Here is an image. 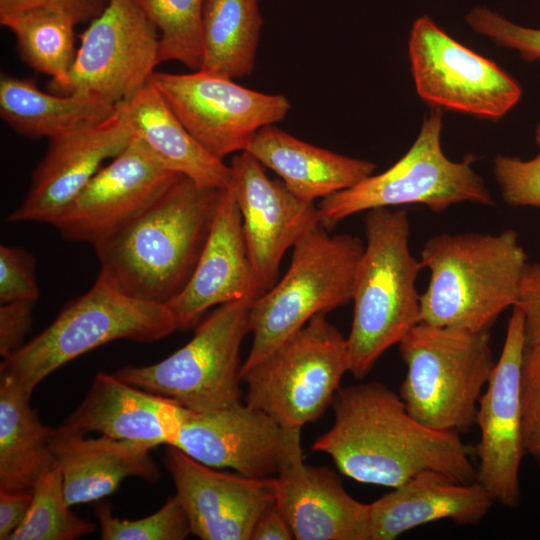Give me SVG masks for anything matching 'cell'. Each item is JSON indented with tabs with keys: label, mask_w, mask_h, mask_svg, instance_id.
I'll return each mask as SVG.
<instances>
[{
	"label": "cell",
	"mask_w": 540,
	"mask_h": 540,
	"mask_svg": "<svg viewBox=\"0 0 540 540\" xmlns=\"http://www.w3.org/2000/svg\"><path fill=\"white\" fill-rule=\"evenodd\" d=\"M527 347L524 317L517 306L508 318L503 347L482 392L475 423L480 430L476 481L494 502L507 508L520 504V467L525 453L521 373Z\"/></svg>",
	"instance_id": "obj_14"
},
{
	"label": "cell",
	"mask_w": 540,
	"mask_h": 540,
	"mask_svg": "<svg viewBox=\"0 0 540 540\" xmlns=\"http://www.w3.org/2000/svg\"><path fill=\"white\" fill-rule=\"evenodd\" d=\"M363 250L359 237L330 235L321 224L294 245L286 274L251 304L249 329L253 338L241 375L313 317L352 301Z\"/></svg>",
	"instance_id": "obj_7"
},
{
	"label": "cell",
	"mask_w": 540,
	"mask_h": 540,
	"mask_svg": "<svg viewBox=\"0 0 540 540\" xmlns=\"http://www.w3.org/2000/svg\"><path fill=\"white\" fill-rule=\"evenodd\" d=\"M133 134L117 105L108 117L84 123L50 139L32 174L28 192L6 218L8 223L54 225L103 166L117 156Z\"/></svg>",
	"instance_id": "obj_17"
},
{
	"label": "cell",
	"mask_w": 540,
	"mask_h": 540,
	"mask_svg": "<svg viewBox=\"0 0 540 540\" xmlns=\"http://www.w3.org/2000/svg\"><path fill=\"white\" fill-rule=\"evenodd\" d=\"M0 376V489L32 491L40 475L56 464L54 428L41 423L29 392Z\"/></svg>",
	"instance_id": "obj_27"
},
{
	"label": "cell",
	"mask_w": 540,
	"mask_h": 540,
	"mask_svg": "<svg viewBox=\"0 0 540 540\" xmlns=\"http://www.w3.org/2000/svg\"><path fill=\"white\" fill-rule=\"evenodd\" d=\"M245 151L274 171L293 194L312 202L354 186L376 169L373 162L314 146L274 124L261 128Z\"/></svg>",
	"instance_id": "obj_25"
},
{
	"label": "cell",
	"mask_w": 540,
	"mask_h": 540,
	"mask_svg": "<svg viewBox=\"0 0 540 540\" xmlns=\"http://www.w3.org/2000/svg\"><path fill=\"white\" fill-rule=\"evenodd\" d=\"M262 295L251 266L233 190H224L197 265L184 289L167 306L178 329L195 326L212 307Z\"/></svg>",
	"instance_id": "obj_21"
},
{
	"label": "cell",
	"mask_w": 540,
	"mask_h": 540,
	"mask_svg": "<svg viewBox=\"0 0 540 540\" xmlns=\"http://www.w3.org/2000/svg\"><path fill=\"white\" fill-rule=\"evenodd\" d=\"M429 283L420 295V322L489 331L516 304L528 264L517 233L439 234L420 253Z\"/></svg>",
	"instance_id": "obj_3"
},
{
	"label": "cell",
	"mask_w": 540,
	"mask_h": 540,
	"mask_svg": "<svg viewBox=\"0 0 540 540\" xmlns=\"http://www.w3.org/2000/svg\"><path fill=\"white\" fill-rule=\"evenodd\" d=\"M331 406L333 425L312 450L329 455L347 477L391 488L427 470L476 481V467L458 433L420 423L383 383L340 388Z\"/></svg>",
	"instance_id": "obj_1"
},
{
	"label": "cell",
	"mask_w": 540,
	"mask_h": 540,
	"mask_svg": "<svg viewBox=\"0 0 540 540\" xmlns=\"http://www.w3.org/2000/svg\"><path fill=\"white\" fill-rule=\"evenodd\" d=\"M295 539L291 526L277 506L269 505L257 519L250 540H291Z\"/></svg>",
	"instance_id": "obj_42"
},
{
	"label": "cell",
	"mask_w": 540,
	"mask_h": 540,
	"mask_svg": "<svg viewBox=\"0 0 540 540\" xmlns=\"http://www.w3.org/2000/svg\"><path fill=\"white\" fill-rule=\"evenodd\" d=\"M150 82L194 139L219 159L245 151L261 128L281 121L291 108L281 94L255 91L202 70L155 71Z\"/></svg>",
	"instance_id": "obj_13"
},
{
	"label": "cell",
	"mask_w": 540,
	"mask_h": 540,
	"mask_svg": "<svg viewBox=\"0 0 540 540\" xmlns=\"http://www.w3.org/2000/svg\"><path fill=\"white\" fill-rule=\"evenodd\" d=\"M176 330V319L167 304L132 297L99 271L88 291L3 359L0 375L13 378L32 394L52 372L97 347L116 340L151 343Z\"/></svg>",
	"instance_id": "obj_5"
},
{
	"label": "cell",
	"mask_w": 540,
	"mask_h": 540,
	"mask_svg": "<svg viewBox=\"0 0 540 540\" xmlns=\"http://www.w3.org/2000/svg\"><path fill=\"white\" fill-rule=\"evenodd\" d=\"M164 464L191 533L202 540H250L257 519L276 499L275 476L219 472L174 446H167Z\"/></svg>",
	"instance_id": "obj_18"
},
{
	"label": "cell",
	"mask_w": 540,
	"mask_h": 540,
	"mask_svg": "<svg viewBox=\"0 0 540 540\" xmlns=\"http://www.w3.org/2000/svg\"><path fill=\"white\" fill-rule=\"evenodd\" d=\"M35 303L33 300H15L0 304V355L3 359L25 344Z\"/></svg>",
	"instance_id": "obj_39"
},
{
	"label": "cell",
	"mask_w": 540,
	"mask_h": 540,
	"mask_svg": "<svg viewBox=\"0 0 540 540\" xmlns=\"http://www.w3.org/2000/svg\"><path fill=\"white\" fill-rule=\"evenodd\" d=\"M95 515L102 540H183L192 534L188 517L175 495L144 518L119 519L102 503L95 507Z\"/></svg>",
	"instance_id": "obj_33"
},
{
	"label": "cell",
	"mask_w": 540,
	"mask_h": 540,
	"mask_svg": "<svg viewBox=\"0 0 540 540\" xmlns=\"http://www.w3.org/2000/svg\"><path fill=\"white\" fill-rule=\"evenodd\" d=\"M159 32L136 0H109L79 34L66 83L55 94H77L111 106L127 101L159 64Z\"/></svg>",
	"instance_id": "obj_12"
},
{
	"label": "cell",
	"mask_w": 540,
	"mask_h": 540,
	"mask_svg": "<svg viewBox=\"0 0 540 540\" xmlns=\"http://www.w3.org/2000/svg\"><path fill=\"white\" fill-rule=\"evenodd\" d=\"M514 306L523 314L527 345L540 344V262H528Z\"/></svg>",
	"instance_id": "obj_40"
},
{
	"label": "cell",
	"mask_w": 540,
	"mask_h": 540,
	"mask_svg": "<svg viewBox=\"0 0 540 540\" xmlns=\"http://www.w3.org/2000/svg\"><path fill=\"white\" fill-rule=\"evenodd\" d=\"M535 141L539 151L531 159L505 155L494 158V177L509 206L540 208V123L535 129Z\"/></svg>",
	"instance_id": "obj_34"
},
{
	"label": "cell",
	"mask_w": 540,
	"mask_h": 540,
	"mask_svg": "<svg viewBox=\"0 0 540 540\" xmlns=\"http://www.w3.org/2000/svg\"><path fill=\"white\" fill-rule=\"evenodd\" d=\"M32 495L29 511L10 540H75L95 531L94 523L70 509L57 462L40 475Z\"/></svg>",
	"instance_id": "obj_31"
},
{
	"label": "cell",
	"mask_w": 540,
	"mask_h": 540,
	"mask_svg": "<svg viewBox=\"0 0 540 540\" xmlns=\"http://www.w3.org/2000/svg\"><path fill=\"white\" fill-rule=\"evenodd\" d=\"M224 190L179 174L139 215L93 247L100 271L132 297L168 304L197 265Z\"/></svg>",
	"instance_id": "obj_2"
},
{
	"label": "cell",
	"mask_w": 540,
	"mask_h": 540,
	"mask_svg": "<svg viewBox=\"0 0 540 540\" xmlns=\"http://www.w3.org/2000/svg\"><path fill=\"white\" fill-rule=\"evenodd\" d=\"M275 502L297 540H369V504L354 499L324 466L305 464L292 429L275 475Z\"/></svg>",
	"instance_id": "obj_19"
},
{
	"label": "cell",
	"mask_w": 540,
	"mask_h": 540,
	"mask_svg": "<svg viewBox=\"0 0 540 540\" xmlns=\"http://www.w3.org/2000/svg\"><path fill=\"white\" fill-rule=\"evenodd\" d=\"M132 132L169 170L205 188L231 187V169L206 151L188 132L150 82L118 104Z\"/></svg>",
	"instance_id": "obj_26"
},
{
	"label": "cell",
	"mask_w": 540,
	"mask_h": 540,
	"mask_svg": "<svg viewBox=\"0 0 540 540\" xmlns=\"http://www.w3.org/2000/svg\"><path fill=\"white\" fill-rule=\"evenodd\" d=\"M190 413L177 402L133 386L114 373L99 372L63 426L155 448L173 446Z\"/></svg>",
	"instance_id": "obj_22"
},
{
	"label": "cell",
	"mask_w": 540,
	"mask_h": 540,
	"mask_svg": "<svg viewBox=\"0 0 540 540\" xmlns=\"http://www.w3.org/2000/svg\"><path fill=\"white\" fill-rule=\"evenodd\" d=\"M108 2L109 0H0V15L30 9H49L67 16L77 25L97 18Z\"/></svg>",
	"instance_id": "obj_38"
},
{
	"label": "cell",
	"mask_w": 540,
	"mask_h": 540,
	"mask_svg": "<svg viewBox=\"0 0 540 540\" xmlns=\"http://www.w3.org/2000/svg\"><path fill=\"white\" fill-rule=\"evenodd\" d=\"M229 166L248 257L263 294L276 283L285 252L320 224L318 207L297 197L282 180L269 178L246 151Z\"/></svg>",
	"instance_id": "obj_16"
},
{
	"label": "cell",
	"mask_w": 540,
	"mask_h": 540,
	"mask_svg": "<svg viewBox=\"0 0 540 540\" xmlns=\"http://www.w3.org/2000/svg\"><path fill=\"white\" fill-rule=\"evenodd\" d=\"M469 27L500 47L516 51L525 61L540 60V29L511 22L487 7L477 6L465 16Z\"/></svg>",
	"instance_id": "obj_35"
},
{
	"label": "cell",
	"mask_w": 540,
	"mask_h": 540,
	"mask_svg": "<svg viewBox=\"0 0 540 540\" xmlns=\"http://www.w3.org/2000/svg\"><path fill=\"white\" fill-rule=\"evenodd\" d=\"M292 429L246 403L191 411L174 443L196 461L251 478L274 477Z\"/></svg>",
	"instance_id": "obj_20"
},
{
	"label": "cell",
	"mask_w": 540,
	"mask_h": 540,
	"mask_svg": "<svg viewBox=\"0 0 540 540\" xmlns=\"http://www.w3.org/2000/svg\"><path fill=\"white\" fill-rule=\"evenodd\" d=\"M398 345L407 369L399 396L407 411L436 430H469L495 364L489 331L419 322Z\"/></svg>",
	"instance_id": "obj_6"
},
{
	"label": "cell",
	"mask_w": 540,
	"mask_h": 540,
	"mask_svg": "<svg viewBox=\"0 0 540 540\" xmlns=\"http://www.w3.org/2000/svg\"><path fill=\"white\" fill-rule=\"evenodd\" d=\"M525 453L540 467V344L527 345L521 373Z\"/></svg>",
	"instance_id": "obj_36"
},
{
	"label": "cell",
	"mask_w": 540,
	"mask_h": 540,
	"mask_svg": "<svg viewBox=\"0 0 540 540\" xmlns=\"http://www.w3.org/2000/svg\"><path fill=\"white\" fill-rule=\"evenodd\" d=\"M408 55L417 94L432 108L497 121L521 99L513 77L426 15L413 23Z\"/></svg>",
	"instance_id": "obj_11"
},
{
	"label": "cell",
	"mask_w": 540,
	"mask_h": 540,
	"mask_svg": "<svg viewBox=\"0 0 540 540\" xmlns=\"http://www.w3.org/2000/svg\"><path fill=\"white\" fill-rule=\"evenodd\" d=\"M253 299L217 306L196 327L191 340L165 359L145 366H124L121 380L166 398L193 412L241 402L240 348L250 333Z\"/></svg>",
	"instance_id": "obj_10"
},
{
	"label": "cell",
	"mask_w": 540,
	"mask_h": 540,
	"mask_svg": "<svg viewBox=\"0 0 540 540\" xmlns=\"http://www.w3.org/2000/svg\"><path fill=\"white\" fill-rule=\"evenodd\" d=\"M116 106L77 94L61 95L40 90L30 80L2 74L0 116L18 134L49 140L74 128L111 115Z\"/></svg>",
	"instance_id": "obj_28"
},
{
	"label": "cell",
	"mask_w": 540,
	"mask_h": 540,
	"mask_svg": "<svg viewBox=\"0 0 540 540\" xmlns=\"http://www.w3.org/2000/svg\"><path fill=\"white\" fill-rule=\"evenodd\" d=\"M364 224L366 245L356 268L353 319L346 338L349 372L358 379L420 322L416 280L422 266L410 250L407 212L372 209Z\"/></svg>",
	"instance_id": "obj_4"
},
{
	"label": "cell",
	"mask_w": 540,
	"mask_h": 540,
	"mask_svg": "<svg viewBox=\"0 0 540 540\" xmlns=\"http://www.w3.org/2000/svg\"><path fill=\"white\" fill-rule=\"evenodd\" d=\"M203 1L136 0L159 32V63L178 61L194 71L200 69Z\"/></svg>",
	"instance_id": "obj_32"
},
{
	"label": "cell",
	"mask_w": 540,
	"mask_h": 540,
	"mask_svg": "<svg viewBox=\"0 0 540 540\" xmlns=\"http://www.w3.org/2000/svg\"><path fill=\"white\" fill-rule=\"evenodd\" d=\"M0 23L15 35L22 60L51 77V92L66 83L77 51L76 24L70 18L49 9H30L0 15Z\"/></svg>",
	"instance_id": "obj_30"
},
{
	"label": "cell",
	"mask_w": 540,
	"mask_h": 540,
	"mask_svg": "<svg viewBox=\"0 0 540 540\" xmlns=\"http://www.w3.org/2000/svg\"><path fill=\"white\" fill-rule=\"evenodd\" d=\"M36 258L21 247L0 246V304L15 300L37 301Z\"/></svg>",
	"instance_id": "obj_37"
},
{
	"label": "cell",
	"mask_w": 540,
	"mask_h": 540,
	"mask_svg": "<svg viewBox=\"0 0 540 540\" xmlns=\"http://www.w3.org/2000/svg\"><path fill=\"white\" fill-rule=\"evenodd\" d=\"M262 25L259 0H204L199 70L230 79L250 75Z\"/></svg>",
	"instance_id": "obj_29"
},
{
	"label": "cell",
	"mask_w": 540,
	"mask_h": 540,
	"mask_svg": "<svg viewBox=\"0 0 540 540\" xmlns=\"http://www.w3.org/2000/svg\"><path fill=\"white\" fill-rule=\"evenodd\" d=\"M442 127L443 110L431 108L412 146L390 168L320 200V224L331 229L363 211L412 204L435 213L461 202L494 206L484 180L473 168L477 157L466 154L453 161L444 154Z\"/></svg>",
	"instance_id": "obj_8"
},
{
	"label": "cell",
	"mask_w": 540,
	"mask_h": 540,
	"mask_svg": "<svg viewBox=\"0 0 540 540\" xmlns=\"http://www.w3.org/2000/svg\"><path fill=\"white\" fill-rule=\"evenodd\" d=\"M51 449L59 466L65 498L70 506L89 503L114 493L126 477L149 482L159 469L147 444L85 434L60 426L54 428Z\"/></svg>",
	"instance_id": "obj_24"
},
{
	"label": "cell",
	"mask_w": 540,
	"mask_h": 540,
	"mask_svg": "<svg viewBox=\"0 0 540 540\" xmlns=\"http://www.w3.org/2000/svg\"><path fill=\"white\" fill-rule=\"evenodd\" d=\"M178 175L133 135L53 226L64 240L95 247L139 215Z\"/></svg>",
	"instance_id": "obj_15"
},
{
	"label": "cell",
	"mask_w": 540,
	"mask_h": 540,
	"mask_svg": "<svg viewBox=\"0 0 540 540\" xmlns=\"http://www.w3.org/2000/svg\"><path fill=\"white\" fill-rule=\"evenodd\" d=\"M32 491L0 489V539L10 540L25 519Z\"/></svg>",
	"instance_id": "obj_41"
},
{
	"label": "cell",
	"mask_w": 540,
	"mask_h": 540,
	"mask_svg": "<svg viewBox=\"0 0 540 540\" xmlns=\"http://www.w3.org/2000/svg\"><path fill=\"white\" fill-rule=\"evenodd\" d=\"M494 503L477 481L464 483L437 471H423L369 504V540H394L441 520L476 525Z\"/></svg>",
	"instance_id": "obj_23"
},
{
	"label": "cell",
	"mask_w": 540,
	"mask_h": 540,
	"mask_svg": "<svg viewBox=\"0 0 540 540\" xmlns=\"http://www.w3.org/2000/svg\"><path fill=\"white\" fill-rule=\"evenodd\" d=\"M346 372V338L325 315H317L242 373L245 403L285 429H302L332 404Z\"/></svg>",
	"instance_id": "obj_9"
}]
</instances>
